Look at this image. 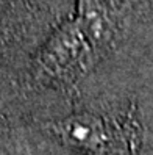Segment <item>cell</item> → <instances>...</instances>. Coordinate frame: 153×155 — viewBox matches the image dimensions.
<instances>
[{"mask_svg":"<svg viewBox=\"0 0 153 155\" xmlns=\"http://www.w3.org/2000/svg\"><path fill=\"white\" fill-rule=\"evenodd\" d=\"M111 38V22L100 0H80V14L55 33L39 53L31 83L74 86L100 58Z\"/></svg>","mask_w":153,"mask_h":155,"instance_id":"obj_1","label":"cell"},{"mask_svg":"<svg viewBox=\"0 0 153 155\" xmlns=\"http://www.w3.org/2000/svg\"><path fill=\"white\" fill-rule=\"evenodd\" d=\"M49 132L66 144L72 150L83 155H127L131 152L133 143L138 138L134 132L130 152L122 149V129L111 125L103 116L94 113H75L67 117L52 121L47 124ZM130 132V117H128ZM133 155H136L134 150Z\"/></svg>","mask_w":153,"mask_h":155,"instance_id":"obj_2","label":"cell"},{"mask_svg":"<svg viewBox=\"0 0 153 155\" xmlns=\"http://www.w3.org/2000/svg\"><path fill=\"white\" fill-rule=\"evenodd\" d=\"M0 155H31V152L19 136L10 132L0 136Z\"/></svg>","mask_w":153,"mask_h":155,"instance_id":"obj_3","label":"cell"}]
</instances>
